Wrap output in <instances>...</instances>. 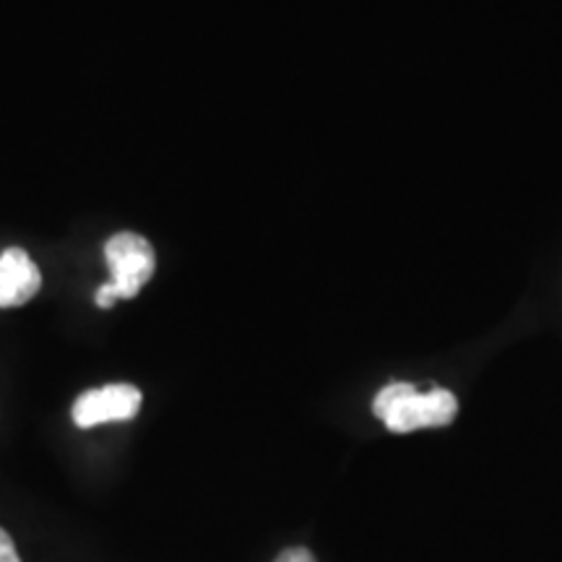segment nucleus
I'll use <instances>...</instances> for the list:
<instances>
[{
  "instance_id": "obj_1",
  "label": "nucleus",
  "mask_w": 562,
  "mask_h": 562,
  "mask_svg": "<svg viewBox=\"0 0 562 562\" xmlns=\"http://www.w3.org/2000/svg\"><path fill=\"white\" fill-rule=\"evenodd\" d=\"M372 412L391 432L406 435L422 427L451 425L459 414V402L446 389L419 393L412 383H391L375 396Z\"/></svg>"
},
{
  "instance_id": "obj_2",
  "label": "nucleus",
  "mask_w": 562,
  "mask_h": 562,
  "mask_svg": "<svg viewBox=\"0 0 562 562\" xmlns=\"http://www.w3.org/2000/svg\"><path fill=\"white\" fill-rule=\"evenodd\" d=\"M104 261L110 279L97 290L94 302L102 311H110L117 300H133L149 284L157 271V252L144 235L117 232L104 243Z\"/></svg>"
},
{
  "instance_id": "obj_3",
  "label": "nucleus",
  "mask_w": 562,
  "mask_h": 562,
  "mask_svg": "<svg viewBox=\"0 0 562 562\" xmlns=\"http://www.w3.org/2000/svg\"><path fill=\"white\" fill-rule=\"evenodd\" d=\"M144 396L136 385L131 383H110L102 389H91L81 393L74 402V422L81 430L97 425H110V422H128L138 414Z\"/></svg>"
},
{
  "instance_id": "obj_4",
  "label": "nucleus",
  "mask_w": 562,
  "mask_h": 562,
  "mask_svg": "<svg viewBox=\"0 0 562 562\" xmlns=\"http://www.w3.org/2000/svg\"><path fill=\"white\" fill-rule=\"evenodd\" d=\"M42 273L32 256L21 248L0 252V307H21L37 297Z\"/></svg>"
},
{
  "instance_id": "obj_5",
  "label": "nucleus",
  "mask_w": 562,
  "mask_h": 562,
  "mask_svg": "<svg viewBox=\"0 0 562 562\" xmlns=\"http://www.w3.org/2000/svg\"><path fill=\"white\" fill-rule=\"evenodd\" d=\"M273 562H315V558L311 550H305V547H290V550L281 552Z\"/></svg>"
},
{
  "instance_id": "obj_6",
  "label": "nucleus",
  "mask_w": 562,
  "mask_h": 562,
  "mask_svg": "<svg viewBox=\"0 0 562 562\" xmlns=\"http://www.w3.org/2000/svg\"><path fill=\"white\" fill-rule=\"evenodd\" d=\"M0 562H21L16 547H13V539L3 529H0Z\"/></svg>"
}]
</instances>
